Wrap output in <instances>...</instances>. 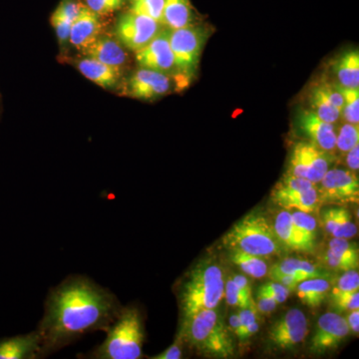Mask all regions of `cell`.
Wrapping results in <instances>:
<instances>
[{
    "label": "cell",
    "instance_id": "6da1fadb",
    "mask_svg": "<svg viewBox=\"0 0 359 359\" xmlns=\"http://www.w3.org/2000/svg\"><path fill=\"white\" fill-rule=\"evenodd\" d=\"M122 306L111 290L84 276H70L49 292L36 328L40 358L92 332H107Z\"/></svg>",
    "mask_w": 359,
    "mask_h": 359
},
{
    "label": "cell",
    "instance_id": "7a4b0ae2",
    "mask_svg": "<svg viewBox=\"0 0 359 359\" xmlns=\"http://www.w3.org/2000/svg\"><path fill=\"white\" fill-rule=\"evenodd\" d=\"M223 269L212 261L196 264L179 285L180 325L196 313L218 308L224 299Z\"/></svg>",
    "mask_w": 359,
    "mask_h": 359
},
{
    "label": "cell",
    "instance_id": "3957f363",
    "mask_svg": "<svg viewBox=\"0 0 359 359\" xmlns=\"http://www.w3.org/2000/svg\"><path fill=\"white\" fill-rule=\"evenodd\" d=\"M102 344L80 356L90 359H139L145 341L143 316L134 306H122Z\"/></svg>",
    "mask_w": 359,
    "mask_h": 359
},
{
    "label": "cell",
    "instance_id": "277c9868",
    "mask_svg": "<svg viewBox=\"0 0 359 359\" xmlns=\"http://www.w3.org/2000/svg\"><path fill=\"white\" fill-rule=\"evenodd\" d=\"M177 339L212 358H229L235 354L233 339L217 309L200 311L181 323Z\"/></svg>",
    "mask_w": 359,
    "mask_h": 359
},
{
    "label": "cell",
    "instance_id": "5b68a950",
    "mask_svg": "<svg viewBox=\"0 0 359 359\" xmlns=\"http://www.w3.org/2000/svg\"><path fill=\"white\" fill-rule=\"evenodd\" d=\"M223 245L230 250L266 259L280 254L282 244L268 219L259 212H250L231 226L224 236Z\"/></svg>",
    "mask_w": 359,
    "mask_h": 359
},
{
    "label": "cell",
    "instance_id": "8992f818",
    "mask_svg": "<svg viewBox=\"0 0 359 359\" xmlns=\"http://www.w3.org/2000/svg\"><path fill=\"white\" fill-rule=\"evenodd\" d=\"M209 35L203 25H192L179 29H169L170 45L177 72L189 82L192 81L197 73Z\"/></svg>",
    "mask_w": 359,
    "mask_h": 359
},
{
    "label": "cell",
    "instance_id": "52a82bcc",
    "mask_svg": "<svg viewBox=\"0 0 359 359\" xmlns=\"http://www.w3.org/2000/svg\"><path fill=\"white\" fill-rule=\"evenodd\" d=\"M182 77L140 67L123 83L121 95L141 100H155L171 93L174 89L186 88Z\"/></svg>",
    "mask_w": 359,
    "mask_h": 359
},
{
    "label": "cell",
    "instance_id": "ba28073f",
    "mask_svg": "<svg viewBox=\"0 0 359 359\" xmlns=\"http://www.w3.org/2000/svg\"><path fill=\"white\" fill-rule=\"evenodd\" d=\"M161 23L148 16L132 13L123 14L116 25V37L120 43L133 52L141 50L163 29Z\"/></svg>",
    "mask_w": 359,
    "mask_h": 359
},
{
    "label": "cell",
    "instance_id": "9c48e42d",
    "mask_svg": "<svg viewBox=\"0 0 359 359\" xmlns=\"http://www.w3.org/2000/svg\"><path fill=\"white\" fill-rule=\"evenodd\" d=\"M330 154L320 150L313 143H297L290 158L287 174L308 179L316 185L330 170Z\"/></svg>",
    "mask_w": 359,
    "mask_h": 359
},
{
    "label": "cell",
    "instance_id": "30bf717a",
    "mask_svg": "<svg viewBox=\"0 0 359 359\" xmlns=\"http://www.w3.org/2000/svg\"><path fill=\"white\" fill-rule=\"evenodd\" d=\"M318 184H320L318 190L320 203H358L359 181L353 171L344 169L328 170Z\"/></svg>",
    "mask_w": 359,
    "mask_h": 359
},
{
    "label": "cell",
    "instance_id": "8fae6325",
    "mask_svg": "<svg viewBox=\"0 0 359 359\" xmlns=\"http://www.w3.org/2000/svg\"><path fill=\"white\" fill-rule=\"evenodd\" d=\"M309 332V321L301 309H290L271 325L269 341L278 351H290L304 341Z\"/></svg>",
    "mask_w": 359,
    "mask_h": 359
},
{
    "label": "cell",
    "instance_id": "7c38bea8",
    "mask_svg": "<svg viewBox=\"0 0 359 359\" xmlns=\"http://www.w3.org/2000/svg\"><path fill=\"white\" fill-rule=\"evenodd\" d=\"M349 332L348 323L344 316L332 311L323 314L316 325L309 351L316 355L334 351L346 339Z\"/></svg>",
    "mask_w": 359,
    "mask_h": 359
},
{
    "label": "cell",
    "instance_id": "4fadbf2b",
    "mask_svg": "<svg viewBox=\"0 0 359 359\" xmlns=\"http://www.w3.org/2000/svg\"><path fill=\"white\" fill-rule=\"evenodd\" d=\"M135 58L140 67L159 71L172 76H181L175 66L173 51L170 45L169 28H163L150 43L141 50L135 52Z\"/></svg>",
    "mask_w": 359,
    "mask_h": 359
},
{
    "label": "cell",
    "instance_id": "5bb4252c",
    "mask_svg": "<svg viewBox=\"0 0 359 359\" xmlns=\"http://www.w3.org/2000/svg\"><path fill=\"white\" fill-rule=\"evenodd\" d=\"M299 130L311 139V143L332 155L335 152L337 129L332 123L325 121L311 109L302 110L297 119Z\"/></svg>",
    "mask_w": 359,
    "mask_h": 359
},
{
    "label": "cell",
    "instance_id": "9a60e30c",
    "mask_svg": "<svg viewBox=\"0 0 359 359\" xmlns=\"http://www.w3.org/2000/svg\"><path fill=\"white\" fill-rule=\"evenodd\" d=\"M81 52L86 57L122 70L128 65L129 56L126 48L119 40L106 35L99 36Z\"/></svg>",
    "mask_w": 359,
    "mask_h": 359
},
{
    "label": "cell",
    "instance_id": "2e32d148",
    "mask_svg": "<svg viewBox=\"0 0 359 359\" xmlns=\"http://www.w3.org/2000/svg\"><path fill=\"white\" fill-rule=\"evenodd\" d=\"M41 341L37 330L0 339V359H39Z\"/></svg>",
    "mask_w": 359,
    "mask_h": 359
},
{
    "label": "cell",
    "instance_id": "e0dca14e",
    "mask_svg": "<svg viewBox=\"0 0 359 359\" xmlns=\"http://www.w3.org/2000/svg\"><path fill=\"white\" fill-rule=\"evenodd\" d=\"M103 33V23L100 15L90 11L88 7L80 14L71 25L69 42L78 50L82 51L95 41Z\"/></svg>",
    "mask_w": 359,
    "mask_h": 359
},
{
    "label": "cell",
    "instance_id": "ac0fdd59",
    "mask_svg": "<svg viewBox=\"0 0 359 359\" xmlns=\"http://www.w3.org/2000/svg\"><path fill=\"white\" fill-rule=\"evenodd\" d=\"M273 230L280 244L290 250L304 252H311L314 250V241L297 230L287 210L276 216Z\"/></svg>",
    "mask_w": 359,
    "mask_h": 359
},
{
    "label": "cell",
    "instance_id": "d6986e66",
    "mask_svg": "<svg viewBox=\"0 0 359 359\" xmlns=\"http://www.w3.org/2000/svg\"><path fill=\"white\" fill-rule=\"evenodd\" d=\"M75 67L87 79L104 89L116 88L121 83L122 69L104 65L94 59L88 57L78 59L75 61Z\"/></svg>",
    "mask_w": 359,
    "mask_h": 359
},
{
    "label": "cell",
    "instance_id": "ffe728a7",
    "mask_svg": "<svg viewBox=\"0 0 359 359\" xmlns=\"http://www.w3.org/2000/svg\"><path fill=\"white\" fill-rule=\"evenodd\" d=\"M268 275L273 278L276 276H290L297 278L299 282L313 278H328L330 273L325 269H320L311 262L304 259L287 257L283 259L271 269H269Z\"/></svg>",
    "mask_w": 359,
    "mask_h": 359
},
{
    "label": "cell",
    "instance_id": "44dd1931",
    "mask_svg": "<svg viewBox=\"0 0 359 359\" xmlns=\"http://www.w3.org/2000/svg\"><path fill=\"white\" fill-rule=\"evenodd\" d=\"M323 226L325 231L334 238H353L358 233V228L353 224L351 215L344 208H330L323 212Z\"/></svg>",
    "mask_w": 359,
    "mask_h": 359
},
{
    "label": "cell",
    "instance_id": "7402d4cb",
    "mask_svg": "<svg viewBox=\"0 0 359 359\" xmlns=\"http://www.w3.org/2000/svg\"><path fill=\"white\" fill-rule=\"evenodd\" d=\"M337 83L347 88H359V52L347 51L332 65Z\"/></svg>",
    "mask_w": 359,
    "mask_h": 359
},
{
    "label": "cell",
    "instance_id": "603a6c76",
    "mask_svg": "<svg viewBox=\"0 0 359 359\" xmlns=\"http://www.w3.org/2000/svg\"><path fill=\"white\" fill-rule=\"evenodd\" d=\"M195 22V13L190 0H165L162 25L169 29H179Z\"/></svg>",
    "mask_w": 359,
    "mask_h": 359
},
{
    "label": "cell",
    "instance_id": "cb8c5ba5",
    "mask_svg": "<svg viewBox=\"0 0 359 359\" xmlns=\"http://www.w3.org/2000/svg\"><path fill=\"white\" fill-rule=\"evenodd\" d=\"M330 282L327 278H313L302 280L295 287L302 304L311 309L318 308L327 299Z\"/></svg>",
    "mask_w": 359,
    "mask_h": 359
},
{
    "label": "cell",
    "instance_id": "d4e9b609",
    "mask_svg": "<svg viewBox=\"0 0 359 359\" xmlns=\"http://www.w3.org/2000/svg\"><path fill=\"white\" fill-rule=\"evenodd\" d=\"M309 109L325 121L335 124L340 119V111L327 96L323 84L314 85L309 95Z\"/></svg>",
    "mask_w": 359,
    "mask_h": 359
},
{
    "label": "cell",
    "instance_id": "484cf974",
    "mask_svg": "<svg viewBox=\"0 0 359 359\" xmlns=\"http://www.w3.org/2000/svg\"><path fill=\"white\" fill-rule=\"evenodd\" d=\"M273 200L287 211L295 210V211L313 212L320 204L318 189L316 186L308 189V190L282 196V197L276 198Z\"/></svg>",
    "mask_w": 359,
    "mask_h": 359
},
{
    "label": "cell",
    "instance_id": "4316f807",
    "mask_svg": "<svg viewBox=\"0 0 359 359\" xmlns=\"http://www.w3.org/2000/svg\"><path fill=\"white\" fill-rule=\"evenodd\" d=\"M231 259L233 264H237L245 275L250 278H263L268 275L269 266L264 257L254 256L247 252L231 250Z\"/></svg>",
    "mask_w": 359,
    "mask_h": 359
},
{
    "label": "cell",
    "instance_id": "83f0119b",
    "mask_svg": "<svg viewBox=\"0 0 359 359\" xmlns=\"http://www.w3.org/2000/svg\"><path fill=\"white\" fill-rule=\"evenodd\" d=\"M328 250L339 257L349 269H358L359 252L356 243L349 242L347 238H334L328 243Z\"/></svg>",
    "mask_w": 359,
    "mask_h": 359
},
{
    "label": "cell",
    "instance_id": "f1b7e54d",
    "mask_svg": "<svg viewBox=\"0 0 359 359\" xmlns=\"http://www.w3.org/2000/svg\"><path fill=\"white\" fill-rule=\"evenodd\" d=\"M335 84L344 97V107L340 117L344 122L359 125V88H347Z\"/></svg>",
    "mask_w": 359,
    "mask_h": 359
},
{
    "label": "cell",
    "instance_id": "f546056e",
    "mask_svg": "<svg viewBox=\"0 0 359 359\" xmlns=\"http://www.w3.org/2000/svg\"><path fill=\"white\" fill-rule=\"evenodd\" d=\"M313 186L316 185L309 181L308 179L287 174L283 177L282 181L276 184L273 194H271V197H273V199H276V198L282 197V196L308 190V189L313 188Z\"/></svg>",
    "mask_w": 359,
    "mask_h": 359
},
{
    "label": "cell",
    "instance_id": "4dcf8cb0",
    "mask_svg": "<svg viewBox=\"0 0 359 359\" xmlns=\"http://www.w3.org/2000/svg\"><path fill=\"white\" fill-rule=\"evenodd\" d=\"M359 145V125L344 122L337 133L335 149L342 154H346L348 151Z\"/></svg>",
    "mask_w": 359,
    "mask_h": 359
},
{
    "label": "cell",
    "instance_id": "1f68e13d",
    "mask_svg": "<svg viewBox=\"0 0 359 359\" xmlns=\"http://www.w3.org/2000/svg\"><path fill=\"white\" fill-rule=\"evenodd\" d=\"M165 0H136L132 6V13L148 16L162 25Z\"/></svg>",
    "mask_w": 359,
    "mask_h": 359
},
{
    "label": "cell",
    "instance_id": "d6a6232c",
    "mask_svg": "<svg viewBox=\"0 0 359 359\" xmlns=\"http://www.w3.org/2000/svg\"><path fill=\"white\" fill-rule=\"evenodd\" d=\"M224 297H226V304L229 306H236V308L248 309L250 306H256L252 297H248L243 294L231 278L224 283Z\"/></svg>",
    "mask_w": 359,
    "mask_h": 359
},
{
    "label": "cell",
    "instance_id": "836d02e7",
    "mask_svg": "<svg viewBox=\"0 0 359 359\" xmlns=\"http://www.w3.org/2000/svg\"><path fill=\"white\" fill-rule=\"evenodd\" d=\"M290 216H292V223L297 226V230L311 240L316 241L318 224H316V219L311 216L309 212L297 211L290 214Z\"/></svg>",
    "mask_w": 359,
    "mask_h": 359
},
{
    "label": "cell",
    "instance_id": "e575fe53",
    "mask_svg": "<svg viewBox=\"0 0 359 359\" xmlns=\"http://www.w3.org/2000/svg\"><path fill=\"white\" fill-rule=\"evenodd\" d=\"M359 290V275L358 269H351L344 271L341 278L337 280V285L332 292V297L337 295L347 294V292H358Z\"/></svg>",
    "mask_w": 359,
    "mask_h": 359
},
{
    "label": "cell",
    "instance_id": "d590c367",
    "mask_svg": "<svg viewBox=\"0 0 359 359\" xmlns=\"http://www.w3.org/2000/svg\"><path fill=\"white\" fill-rule=\"evenodd\" d=\"M50 22L54 29H55L59 43L62 45L69 42L72 22L68 20L67 18H63L60 14L55 13V11L51 15Z\"/></svg>",
    "mask_w": 359,
    "mask_h": 359
},
{
    "label": "cell",
    "instance_id": "8d00e7d4",
    "mask_svg": "<svg viewBox=\"0 0 359 359\" xmlns=\"http://www.w3.org/2000/svg\"><path fill=\"white\" fill-rule=\"evenodd\" d=\"M86 7L76 0H62L55 9V13L60 14L73 23L79 18L80 14L83 13Z\"/></svg>",
    "mask_w": 359,
    "mask_h": 359
},
{
    "label": "cell",
    "instance_id": "74e56055",
    "mask_svg": "<svg viewBox=\"0 0 359 359\" xmlns=\"http://www.w3.org/2000/svg\"><path fill=\"white\" fill-rule=\"evenodd\" d=\"M257 292L273 297V299L280 304L287 301L290 294V290L287 289V287H285V285H282V283L273 280V282L262 285V287L257 290Z\"/></svg>",
    "mask_w": 359,
    "mask_h": 359
},
{
    "label": "cell",
    "instance_id": "f35d334b",
    "mask_svg": "<svg viewBox=\"0 0 359 359\" xmlns=\"http://www.w3.org/2000/svg\"><path fill=\"white\" fill-rule=\"evenodd\" d=\"M90 11L98 15H107L121 8L123 0H85Z\"/></svg>",
    "mask_w": 359,
    "mask_h": 359
},
{
    "label": "cell",
    "instance_id": "ab89813d",
    "mask_svg": "<svg viewBox=\"0 0 359 359\" xmlns=\"http://www.w3.org/2000/svg\"><path fill=\"white\" fill-rule=\"evenodd\" d=\"M334 306L337 311H353L359 309V292H347V294L337 295L332 297Z\"/></svg>",
    "mask_w": 359,
    "mask_h": 359
},
{
    "label": "cell",
    "instance_id": "60d3db41",
    "mask_svg": "<svg viewBox=\"0 0 359 359\" xmlns=\"http://www.w3.org/2000/svg\"><path fill=\"white\" fill-rule=\"evenodd\" d=\"M185 344L179 339L175 340L173 344H171L166 351H163L157 355L152 356V359H180L183 358V349Z\"/></svg>",
    "mask_w": 359,
    "mask_h": 359
},
{
    "label": "cell",
    "instance_id": "b9f144b4",
    "mask_svg": "<svg viewBox=\"0 0 359 359\" xmlns=\"http://www.w3.org/2000/svg\"><path fill=\"white\" fill-rule=\"evenodd\" d=\"M255 304H256L257 311L264 314L273 313L276 306H278V302L273 297H269L266 294H259V292H257V302Z\"/></svg>",
    "mask_w": 359,
    "mask_h": 359
},
{
    "label": "cell",
    "instance_id": "7bdbcfd3",
    "mask_svg": "<svg viewBox=\"0 0 359 359\" xmlns=\"http://www.w3.org/2000/svg\"><path fill=\"white\" fill-rule=\"evenodd\" d=\"M346 163L351 171L358 172L359 169V145L346 153Z\"/></svg>",
    "mask_w": 359,
    "mask_h": 359
},
{
    "label": "cell",
    "instance_id": "ee69618b",
    "mask_svg": "<svg viewBox=\"0 0 359 359\" xmlns=\"http://www.w3.org/2000/svg\"><path fill=\"white\" fill-rule=\"evenodd\" d=\"M238 289L247 295L248 297H252V287H250L249 280L247 276L243 275H235L231 278Z\"/></svg>",
    "mask_w": 359,
    "mask_h": 359
},
{
    "label": "cell",
    "instance_id": "f6af8a7d",
    "mask_svg": "<svg viewBox=\"0 0 359 359\" xmlns=\"http://www.w3.org/2000/svg\"><path fill=\"white\" fill-rule=\"evenodd\" d=\"M230 327L231 332H233L241 341L245 340L244 330H243L242 323H241L240 318H238V313L231 314L230 318Z\"/></svg>",
    "mask_w": 359,
    "mask_h": 359
},
{
    "label": "cell",
    "instance_id": "bcb514c9",
    "mask_svg": "<svg viewBox=\"0 0 359 359\" xmlns=\"http://www.w3.org/2000/svg\"><path fill=\"white\" fill-rule=\"evenodd\" d=\"M347 323H348L349 330L353 334H358L359 332V311L358 309H353L346 318Z\"/></svg>",
    "mask_w": 359,
    "mask_h": 359
},
{
    "label": "cell",
    "instance_id": "7dc6e473",
    "mask_svg": "<svg viewBox=\"0 0 359 359\" xmlns=\"http://www.w3.org/2000/svg\"><path fill=\"white\" fill-rule=\"evenodd\" d=\"M259 330V321L256 320L250 323L249 327L245 330V339H250V337L257 334Z\"/></svg>",
    "mask_w": 359,
    "mask_h": 359
},
{
    "label": "cell",
    "instance_id": "c3c4849f",
    "mask_svg": "<svg viewBox=\"0 0 359 359\" xmlns=\"http://www.w3.org/2000/svg\"><path fill=\"white\" fill-rule=\"evenodd\" d=\"M134 1H136V0H134Z\"/></svg>",
    "mask_w": 359,
    "mask_h": 359
}]
</instances>
